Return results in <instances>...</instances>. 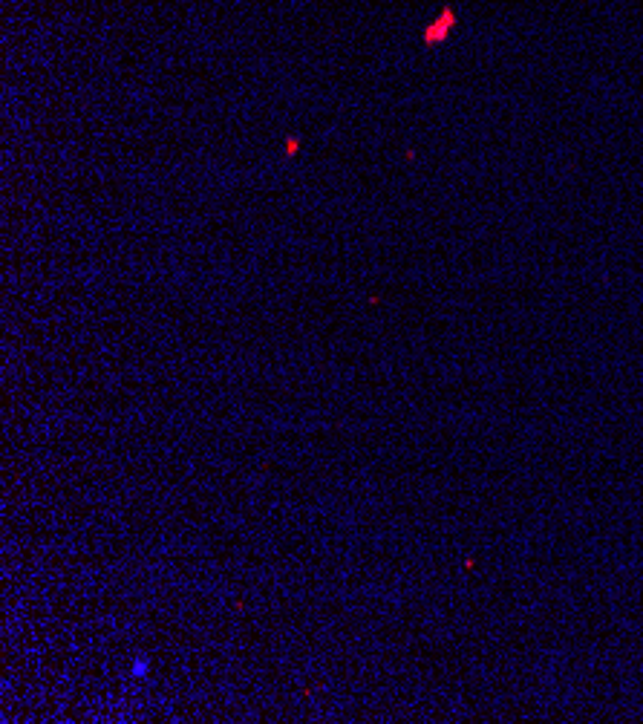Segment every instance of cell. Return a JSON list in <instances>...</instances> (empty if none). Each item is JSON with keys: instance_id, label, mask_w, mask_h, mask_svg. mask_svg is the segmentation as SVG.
<instances>
[{"instance_id": "1", "label": "cell", "mask_w": 643, "mask_h": 724, "mask_svg": "<svg viewBox=\"0 0 643 724\" xmlns=\"http://www.w3.org/2000/svg\"><path fill=\"white\" fill-rule=\"evenodd\" d=\"M133 676H136V678L147 676V661H144V658H139V661L133 664Z\"/></svg>"}]
</instances>
